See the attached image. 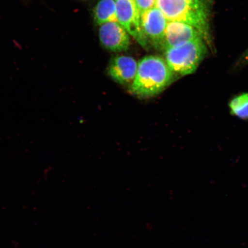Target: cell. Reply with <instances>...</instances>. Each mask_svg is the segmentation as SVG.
Wrapping results in <instances>:
<instances>
[{"mask_svg":"<svg viewBox=\"0 0 248 248\" xmlns=\"http://www.w3.org/2000/svg\"><path fill=\"white\" fill-rule=\"evenodd\" d=\"M168 21L162 12L156 7L142 14L140 27L147 41L149 39L155 45H162Z\"/></svg>","mask_w":248,"mask_h":248,"instance_id":"5","label":"cell"},{"mask_svg":"<svg viewBox=\"0 0 248 248\" xmlns=\"http://www.w3.org/2000/svg\"><path fill=\"white\" fill-rule=\"evenodd\" d=\"M202 38L166 49V62L170 70L185 76L193 74L207 54V46Z\"/></svg>","mask_w":248,"mask_h":248,"instance_id":"3","label":"cell"},{"mask_svg":"<svg viewBox=\"0 0 248 248\" xmlns=\"http://www.w3.org/2000/svg\"><path fill=\"white\" fill-rule=\"evenodd\" d=\"M247 64H248V48L246 52L241 55L239 60H238L236 63V66L237 67H242Z\"/></svg>","mask_w":248,"mask_h":248,"instance_id":"12","label":"cell"},{"mask_svg":"<svg viewBox=\"0 0 248 248\" xmlns=\"http://www.w3.org/2000/svg\"><path fill=\"white\" fill-rule=\"evenodd\" d=\"M118 21L142 46L147 40L140 27V15L134 0H114Z\"/></svg>","mask_w":248,"mask_h":248,"instance_id":"4","label":"cell"},{"mask_svg":"<svg viewBox=\"0 0 248 248\" xmlns=\"http://www.w3.org/2000/svg\"><path fill=\"white\" fill-rule=\"evenodd\" d=\"M156 1L157 0H134L140 16L144 12L155 7Z\"/></svg>","mask_w":248,"mask_h":248,"instance_id":"11","label":"cell"},{"mask_svg":"<svg viewBox=\"0 0 248 248\" xmlns=\"http://www.w3.org/2000/svg\"><path fill=\"white\" fill-rule=\"evenodd\" d=\"M229 107L232 115L242 120H248V93L235 96L229 102Z\"/></svg>","mask_w":248,"mask_h":248,"instance_id":"10","label":"cell"},{"mask_svg":"<svg viewBox=\"0 0 248 248\" xmlns=\"http://www.w3.org/2000/svg\"><path fill=\"white\" fill-rule=\"evenodd\" d=\"M94 18L98 25L118 22L114 0H100L94 9Z\"/></svg>","mask_w":248,"mask_h":248,"instance_id":"9","label":"cell"},{"mask_svg":"<svg viewBox=\"0 0 248 248\" xmlns=\"http://www.w3.org/2000/svg\"><path fill=\"white\" fill-rule=\"evenodd\" d=\"M99 38L102 45L110 51H126L130 45L129 33L118 22L101 25L99 29Z\"/></svg>","mask_w":248,"mask_h":248,"instance_id":"6","label":"cell"},{"mask_svg":"<svg viewBox=\"0 0 248 248\" xmlns=\"http://www.w3.org/2000/svg\"><path fill=\"white\" fill-rule=\"evenodd\" d=\"M198 38L203 39L200 31L191 25L179 21H169L161 46L166 50Z\"/></svg>","mask_w":248,"mask_h":248,"instance_id":"7","label":"cell"},{"mask_svg":"<svg viewBox=\"0 0 248 248\" xmlns=\"http://www.w3.org/2000/svg\"><path fill=\"white\" fill-rule=\"evenodd\" d=\"M138 63L128 56L114 58L108 67V74L114 81L122 85L132 84L137 74Z\"/></svg>","mask_w":248,"mask_h":248,"instance_id":"8","label":"cell"},{"mask_svg":"<svg viewBox=\"0 0 248 248\" xmlns=\"http://www.w3.org/2000/svg\"><path fill=\"white\" fill-rule=\"evenodd\" d=\"M168 21L191 25L200 31L205 41L210 39L209 9L204 0H157Z\"/></svg>","mask_w":248,"mask_h":248,"instance_id":"2","label":"cell"},{"mask_svg":"<svg viewBox=\"0 0 248 248\" xmlns=\"http://www.w3.org/2000/svg\"><path fill=\"white\" fill-rule=\"evenodd\" d=\"M174 78V73L162 58L147 56L139 62L137 74L129 91L138 97H154L170 86Z\"/></svg>","mask_w":248,"mask_h":248,"instance_id":"1","label":"cell"}]
</instances>
